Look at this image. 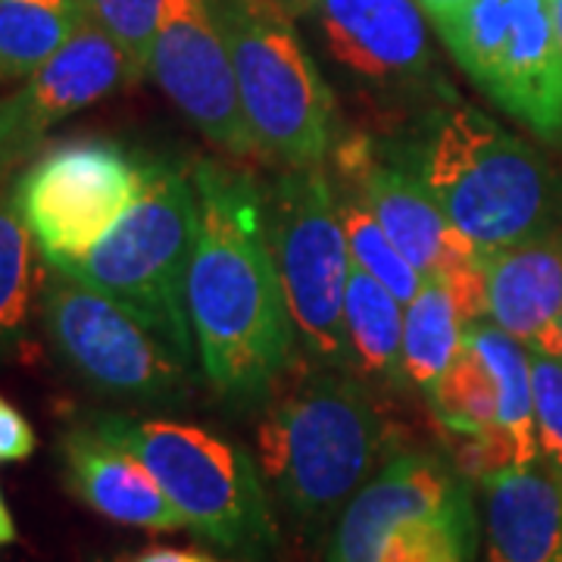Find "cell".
<instances>
[{
	"instance_id": "31",
	"label": "cell",
	"mask_w": 562,
	"mask_h": 562,
	"mask_svg": "<svg viewBox=\"0 0 562 562\" xmlns=\"http://www.w3.org/2000/svg\"><path fill=\"white\" fill-rule=\"evenodd\" d=\"M125 562H220L213 560V557H206V553H198V550H176V547H150V550H144L138 557H132V560Z\"/></svg>"
},
{
	"instance_id": "32",
	"label": "cell",
	"mask_w": 562,
	"mask_h": 562,
	"mask_svg": "<svg viewBox=\"0 0 562 562\" xmlns=\"http://www.w3.org/2000/svg\"><path fill=\"white\" fill-rule=\"evenodd\" d=\"M260 3H269V7H276V10H279V13H284L288 20H297V16H306V13H313L319 0H260Z\"/></svg>"
},
{
	"instance_id": "27",
	"label": "cell",
	"mask_w": 562,
	"mask_h": 562,
	"mask_svg": "<svg viewBox=\"0 0 562 562\" xmlns=\"http://www.w3.org/2000/svg\"><path fill=\"white\" fill-rule=\"evenodd\" d=\"M79 3L85 20L103 29L147 72L166 0H79Z\"/></svg>"
},
{
	"instance_id": "22",
	"label": "cell",
	"mask_w": 562,
	"mask_h": 562,
	"mask_svg": "<svg viewBox=\"0 0 562 562\" xmlns=\"http://www.w3.org/2000/svg\"><path fill=\"white\" fill-rule=\"evenodd\" d=\"M465 319L453 291L438 279H428L422 291L406 303L403 313V372L419 391H431L443 369L460 353Z\"/></svg>"
},
{
	"instance_id": "13",
	"label": "cell",
	"mask_w": 562,
	"mask_h": 562,
	"mask_svg": "<svg viewBox=\"0 0 562 562\" xmlns=\"http://www.w3.org/2000/svg\"><path fill=\"white\" fill-rule=\"evenodd\" d=\"M313 16L344 69L379 85L428 79L431 47L416 0H319Z\"/></svg>"
},
{
	"instance_id": "2",
	"label": "cell",
	"mask_w": 562,
	"mask_h": 562,
	"mask_svg": "<svg viewBox=\"0 0 562 562\" xmlns=\"http://www.w3.org/2000/svg\"><path fill=\"white\" fill-rule=\"evenodd\" d=\"M387 441V422L347 369L291 362L272 384L257 453L281 503L301 522L325 525L375 475Z\"/></svg>"
},
{
	"instance_id": "20",
	"label": "cell",
	"mask_w": 562,
	"mask_h": 562,
	"mask_svg": "<svg viewBox=\"0 0 562 562\" xmlns=\"http://www.w3.org/2000/svg\"><path fill=\"white\" fill-rule=\"evenodd\" d=\"M465 344L487 362L497 382V428L513 447L519 469L538 465V419H535V387H531V353L516 338H509L494 322H472L465 328Z\"/></svg>"
},
{
	"instance_id": "23",
	"label": "cell",
	"mask_w": 562,
	"mask_h": 562,
	"mask_svg": "<svg viewBox=\"0 0 562 562\" xmlns=\"http://www.w3.org/2000/svg\"><path fill=\"white\" fill-rule=\"evenodd\" d=\"M428 403L435 416L453 438L465 435H484L497 428V382L487 362L465 344L462 338L460 353L443 369V375L428 391Z\"/></svg>"
},
{
	"instance_id": "24",
	"label": "cell",
	"mask_w": 562,
	"mask_h": 562,
	"mask_svg": "<svg viewBox=\"0 0 562 562\" xmlns=\"http://www.w3.org/2000/svg\"><path fill=\"white\" fill-rule=\"evenodd\" d=\"M435 25L462 72L484 88L509 38L513 0H460L450 13L435 20Z\"/></svg>"
},
{
	"instance_id": "14",
	"label": "cell",
	"mask_w": 562,
	"mask_h": 562,
	"mask_svg": "<svg viewBox=\"0 0 562 562\" xmlns=\"http://www.w3.org/2000/svg\"><path fill=\"white\" fill-rule=\"evenodd\" d=\"M487 98L538 138L562 140V44L550 0H513V25Z\"/></svg>"
},
{
	"instance_id": "26",
	"label": "cell",
	"mask_w": 562,
	"mask_h": 562,
	"mask_svg": "<svg viewBox=\"0 0 562 562\" xmlns=\"http://www.w3.org/2000/svg\"><path fill=\"white\" fill-rule=\"evenodd\" d=\"M338 216H341L350 262H357L362 272L382 281L401 303L413 301L422 291L425 279L397 250V244L387 238V232L379 225V220L369 213V206L350 188L344 191V198H338Z\"/></svg>"
},
{
	"instance_id": "15",
	"label": "cell",
	"mask_w": 562,
	"mask_h": 562,
	"mask_svg": "<svg viewBox=\"0 0 562 562\" xmlns=\"http://www.w3.org/2000/svg\"><path fill=\"white\" fill-rule=\"evenodd\" d=\"M487 319L531 353L562 357V232L484 257Z\"/></svg>"
},
{
	"instance_id": "6",
	"label": "cell",
	"mask_w": 562,
	"mask_h": 562,
	"mask_svg": "<svg viewBox=\"0 0 562 562\" xmlns=\"http://www.w3.org/2000/svg\"><path fill=\"white\" fill-rule=\"evenodd\" d=\"M91 428L144 462L184 528L244 557H262L276 543L260 472L238 443L166 419L98 416Z\"/></svg>"
},
{
	"instance_id": "4",
	"label": "cell",
	"mask_w": 562,
	"mask_h": 562,
	"mask_svg": "<svg viewBox=\"0 0 562 562\" xmlns=\"http://www.w3.org/2000/svg\"><path fill=\"white\" fill-rule=\"evenodd\" d=\"M201 228L194 179L157 162L140 201L85 257L50 266L94 288L157 335L176 357L191 362L188 269Z\"/></svg>"
},
{
	"instance_id": "8",
	"label": "cell",
	"mask_w": 562,
	"mask_h": 562,
	"mask_svg": "<svg viewBox=\"0 0 562 562\" xmlns=\"http://www.w3.org/2000/svg\"><path fill=\"white\" fill-rule=\"evenodd\" d=\"M266 241L279 266L281 288L310 353L325 366L347 369L344 291L350 250L338 198L322 166L281 169L260 188Z\"/></svg>"
},
{
	"instance_id": "19",
	"label": "cell",
	"mask_w": 562,
	"mask_h": 562,
	"mask_svg": "<svg viewBox=\"0 0 562 562\" xmlns=\"http://www.w3.org/2000/svg\"><path fill=\"white\" fill-rule=\"evenodd\" d=\"M344 335L347 357L366 379L384 384L406 382L401 301L357 262H350L344 291Z\"/></svg>"
},
{
	"instance_id": "1",
	"label": "cell",
	"mask_w": 562,
	"mask_h": 562,
	"mask_svg": "<svg viewBox=\"0 0 562 562\" xmlns=\"http://www.w3.org/2000/svg\"><path fill=\"white\" fill-rule=\"evenodd\" d=\"M201 228L188 269V322L206 379L260 397L294 362L297 325L266 241L260 188L216 162L194 172Z\"/></svg>"
},
{
	"instance_id": "3",
	"label": "cell",
	"mask_w": 562,
	"mask_h": 562,
	"mask_svg": "<svg viewBox=\"0 0 562 562\" xmlns=\"http://www.w3.org/2000/svg\"><path fill=\"white\" fill-rule=\"evenodd\" d=\"M413 162L447 220L484 257L560 232V176L531 144L465 103L428 120Z\"/></svg>"
},
{
	"instance_id": "9",
	"label": "cell",
	"mask_w": 562,
	"mask_h": 562,
	"mask_svg": "<svg viewBox=\"0 0 562 562\" xmlns=\"http://www.w3.org/2000/svg\"><path fill=\"white\" fill-rule=\"evenodd\" d=\"M157 162L116 140H63L16 181L13 201L47 266L85 257L140 201Z\"/></svg>"
},
{
	"instance_id": "33",
	"label": "cell",
	"mask_w": 562,
	"mask_h": 562,
	"mask_svg": "<svg viewBox=\"0 0 562 562\" xmlns=\"http://www.w3.org/2000/svg\"><path fill=\"white\" fill-rule=\"evenodd\" d=\"M13 541H16V525H13V516H10V509H7V501H3V494H0V547Z\"/></svg>"
},
{
	"instance_id": "11",
	"label": "cell",
	"mask_w": 562,
	"mask_h": 562,
	"mask_svg": "<svg viewBox=\"0 0 562 562\" xmlns=\"http://www.w3.org/2000/svg\"><path fill=\"white\" fill-rule=\"evenodd\" d=\"M147 76L222 154H260L244 122L238 79L210 0H166Z\"/></svg>"
},
{
	"instance_id": "34",
	"label": "cell",
	"mask_w": 562,
	"mask_h": 562,
	"mask_svg": "<svg viewBox=\"0 0 562 562\" xmlns=\"http://www.w3.org/2000/svg\"><path fill=\"white\" fill-rule=\"evenodd\" d=\"M416 3H419L422 10H425L431 20H441L443 13H450L460 0H416Z\"/></svg>"
},
{
	"instance_id": "7",
	"label": "cell",
	"mask_w": 562,
	"mask_h": 562,
	"mask_svg": "<svg viewBox=\"0 0 562 562\" xmlns=\"http://www.w3.org/2000/svg\"><path fill=\"white\" fill-rule=\"evenodd\" d=\"M475 506L460 469L406 450L338 516L328 562H472Z\"/></svg>"
},
{
	"instance_id": "5",
	"label": "cell",
	"mask_w": 562,
	"mask_h": 562,
	"mask_svg": "<svg viewBox=\"0 0 562 562\" xmlns=\"http://www.w3.org/2000/svg\"><path fill=\"white\" fill-rule=\"evenodd\" d=\"M228 44L244 122L260 157L322 166L338 140V103L294 25L260 0H210Z\"/></svg>"
},
{
	"instance_id": "30",
	"label": "cell",
	"mask_w": 562,
	"mask_h": 562,
	"mask_svg": "<svg viewBox=\"0 0 562 562\" xmlns=\"http://www.w3.org/2000/svg\"><path fill=\"white\" fill-rule=\"evenodd\" d=\"M35 428L10 401L0 397V462H22L35 453Z\"/></svg>"
},
{
	"instance_id": "18",
	"label": "cell",
	"mask_w": 562,
	"mask_h": 562,
	"mask_svg": "<svg viewBox=\"0 0 562 562\" xmlns=\"http://www.w3.org/2000/svg\"><path fill=\"white\" fill-rule=\"evenodd\" d=\"M484 487V562H562V482L550 469H513Z\"/></svg>"
},
{
	"instance_id": "28",
	"label": "cell",
	"mask_w": 562,
	"mask_h": 562,
	"mask_svg": "<svg viewBox=\"0 0 562 562\" xmlns=\"http://www.w3.org/2000/svg\"><path fill=\"white\" fill-rule=\"evenodd\" d=\"M531 387L541 460L562 482V357L531 353Z\"/></svg>"
},
{
	"instance_id": "21",
	"label": "cell",
	"mask_w": 562,
	"mask_h": 562,
	"mask_svg": "<svg viewBox=\"0 0 562 562\" xmlns=\"http://www.w3.org/2000/svg\"><path fill=\"white\" fill-rule=\"evenodd\" d=\"M85 22L79 0H0V85L32 79Z\"/></svg>"
},
{
	"instance_id": "25",
	"label": "cell",
	"mask_w": 562,
	"mask_h": 562,
	"mask_svg": "<svg viewBox=\"0 0 562 562\" xmlns=\"http://www.w3.org/2000/svg\"><path fill=\"white\" fill-rule=\"evenodd\" d=\"M32 241L13 194H0V357L20 347L29 325L35 297Z\"/></svg>"
},
{
	"instance_id": "17",
	"label": "cell",
	"mask_w": 562,
	"mask_h": 562,
	"mask_svg": "<svg viewBox=\"0 0 562 562\" xmlns=\"http://www.w3.org/2000/svg\"><path fill=\"white\" fill-rule=\"evenodd\" d=\"M147 72L94 22H85L20 88L25 110L47 132L91 103L138 85Z\"/></svg>"
},
{
	"instance_id": "35",
	"label": "cell",
	"mask_w": 562,
	"mask_h": 562,
	"mask_svg": "<svg viewBox=\"0 0 562 562\" xmlns=\"http://www.w3.org/2000/svg\"><path fill=\"white\" fill-rule=\"evenodd\" d=\"M550 7H553V22H557V35L562 44V0H550Z\"/></svg>"
},
{
	"instance_id": "16",
	"label": "cell",
	"mask_w": 562,
	"mask_h": 562,
	"mask_svg": "<svg viewBox=\"0 0 562 562\" xmlns=\"http://www.w3.org/2000/svg\"><path fill=\"white\" fill-rule=\"evenodd\" d=\"M63 469L69 491L110 522L147 531L184 528V519L144 462L94 428H76L63 438Z\"/></svg>"
},
{
	"instance_id": "12",
	"label": "cell",
	"mask_w": 562,
	"mask_h": 562,
	"mask_svg": "<svg viewBox=\"0 0 562 562\" xmlns=\"http://www.w3.org/2000/svg\"><path fill=\"white\" fill-rule=\"evenodd\" d=\"M338 169L347 188L369 206L387 238L425 281L450 279L484 257L447 220L413 157L387 160L375 140L357 135L338 147Z\"/></svg>"
},
{
	"instance_id": "10",
	"label": "cell",
	"mask_w": 562,
	"mask_h": 562,
	"mask_svg": "<svg viewBox=\"0 0 562 562\" xmlns=\"http://www.w3.org/2000/svg\"><path fill=\"white\" fill-rule=\"evenodd\" d=\"M41 316L57 353L94 391L135 403L188 397V362L94 288L50 269L41 279Z\"/></svg>"
},
{
	"instance_id": "29",
	"label": "cell",
	"mask_w": 562,
	"mask_h": 562,
	"mask_svg": "<svg viewBox=\"0 0 562 562\" xmlns=\"http://www.w3.org/2000/svg\"><path fill=\"white\" fill-rule=\"evenodd\" d=\"M47 132L38 122L32 120V113L25 110L20 91H10L0 98V179L16 166L29 160V154L35 150Z\"/></svg>"
}]
</instances>
